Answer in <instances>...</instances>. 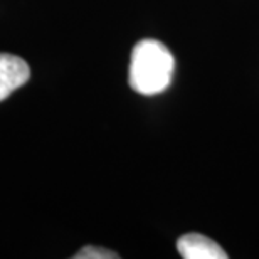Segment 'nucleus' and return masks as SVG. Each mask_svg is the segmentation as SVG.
<instances>
[{"label":"nucleus","mask_w":259,"mask_h":259,"mask_svg":"<svg viewBox=\"0 0 259 259\" xmlns=\"http://www.w3.org/2000/svg\"><path fill=\"white\" fill-rule=\"evenodd\" d=\"M175 59L162 42L143 39L135 46L130 61V86L140 95L163 93L172 82Z\"/></svg>","instance_id":"obj_1"},{"label":"nucleus","mask_w":259,"mask_h":259,"mask_svg":"<svg viewBox=\"0 0 259 259\" xmlns=\"http://www.w3.org/2000/svg\"><path fill=\"white\" fill-rule=\"evenodd\" d=\"M30 77L29 64L14 54L0 53V101L24 86Z\"/></svg>","instance_id":"obj_2"},{"label":"nucleus","mask_w":259,"mask_h":259,"mask_svg":"<svg viewBox=\"0 0 259 259\" xmlns=\"http://www.w3.org/2000/svg\"><path fill=\"white\" fill-rule=\"evenodd\" d=\"M177 251L184 259H226L224 249L204 234L190 232L177 241Z\"/></svg>","instance_id":"obj_3"},{"label":"nucleus","mask_w":259,"mask_h":259,"mask_svg":"<svg viewBox=\"0 0 259 259\" xmlns=\"http://www.w3.org/2000/svg\"><path fill=\"white\" fill-rule=\"evenodd\" d=\"M74 259H118L120 256L113 251L103 249V247H95V246H86L72 256Z\"/></svg>","instance_id":"obj_4"}]
</instances>
